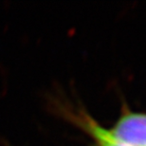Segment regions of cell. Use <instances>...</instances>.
<instances>
[{
    "label": "cell",
    "mask_w": 146,
    "mask_h": 146,
    "mask_svg": "<svg viewBox=\"0 0 146 146\" xmlns=\"http://www.w3.org/2000/svg\"><path fill=\"white\" fill-rule=\"evenodd\" d=\"M63 115L88 135L96 146H126L113 135L110 129L104 127L84 109L69 110L65 107Z\"/></svg>",
    "instance_id": "obj_2"
},
{
    "label": "cell",
    "mask_w": 146,
    "mask_h": 146,
    "mask_svg": "<svg viewBox=\"0 0 146 146\" xmlns=\"http://www.w3.org/2000/svg\"><path fill=\"white\" fill-rule=\"evenodd\" d=\"M109 129L126 146H146V113L124 108Z\"/></svg>",
    "instance_id": "obj_1"
}]
</instances>
